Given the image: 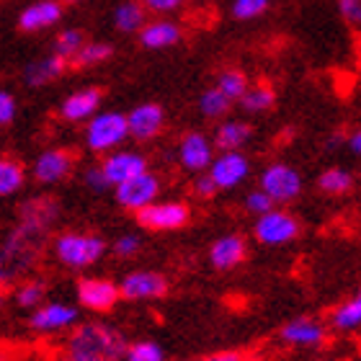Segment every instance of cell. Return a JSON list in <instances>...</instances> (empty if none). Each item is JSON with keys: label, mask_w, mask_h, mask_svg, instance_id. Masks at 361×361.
Returning <instances> with one entry per match:
<instances>
[{"label": "cell", "mask_w": 361, "mask_h": 361, "mask_svg": "<svg viewBox=\"0 0 361 361\" xmlns=\"http://www.w3.org/2000/svg\"><path fill=\"white\" fill-rule=\"evenodd\" d=\"M47 300V284L42 279H21L13 289V302L16 307L21 310H34Z\"/></svg>", "instance_id": "obj_28"}, {"label": "cell", "mask_w": 361, "mask_h": 361, "mask_svg": "<svg viewBox=\"0 0 361 361\" xmlns=\"http://www.w3.org/2000/svg\"><path fill=\"white\" fill-rule=\"evenodd\" d=\"M271 0H233V16L238 21H253L269 11Z\"/></svg>", "instance_id": "obj_36"}, {"label": "cell", "mask_w": 361, "mask_h": 361, "mask_svg": "<svg viewBox=\"0 0 361 361\" xmlns=\"http://www.w3.org/2000/svg\"><path fill=\"white\" fill-rule=\"evenodd\" d=\"M78 307L88 310V312H111L119 305L121 294L119 284L106 276H83L75 284Z\"/></svg>", "instance_id": "obj_10"}, {"label": "cell", "mask_w": 361, "mask_h": 361, "mask_svg": "<svg viewBox=\"0 0 361 361\" xmlns=\"http://www.w3.org/2000/svg\"><path fill=\"white\" fill-rule=\"evenodd\" d=\"M26 183V168L11 155H0V196L18 194Z\"/></svg>", "instance_id": "obj_26"}, {"label": "cell", "mask_w": 361, "mask_h": 361, "mask_svg": "<svg viewBox=\"0 0 361 361\" xmlns=\"http://www.w3.org/2000/svg\"><path fill=\"white\" fill-rule=\"evenodd\" d=\"M248 258V243L238 233L219 235L209 245V264L214 271H233Z\"/></svg>", "instance_id": "obj_18"}, {"label": "cell", "mask_w": 361, "mask_h": 361, "mask_svg": "<svg viewBox=\"0 0 361 361\" xmlns=\"http://www.w3.org/2000/svg\"><path fill=\"white\" fill-rule=\"evenodd\" d=\"M83 183L85 188H90V191H96V194H104V191H109V180H106L104 171H101V166H88L83 173Z\"/></svg>", "instance_id": "obj_39"}, {"label": "cell", "mask_w": 361, "mask_h": 361, "mask_svg": "<svg viewBox=\"0 0 361 361\" xmlns=\"http://www.w3.org/2000/svg\"><path fill=\"white\" fill-rule=\"evenodd\" d=\"M219 188L214 186V180L209 178V173L204 171V173H196L194 178V196H199V199H212V196H217Z\"/></svg>", "instance_id": "obj_42"}, {"label": "cell", "mask_w": 361, "mask_h": 361, "mask_svg": "<svg viewBox=\"0 0 361 361\" xmlns=\"http://www.w3.org/2000/svg\"><path fill=\"white\" fill-rule=\"evenodd\" d=\"M127 336L111 323L88 320L68 331L57 361H121L127 351Z\"/></svg>", "instance_id": "obj_2"}, {"label": "cell", "mask_w": 361, "mask_h": 361, "mask_svg": "<svg viewBox=\"0 0 361 361\" xmlns=\"http://www.w3.org/2000/svg\"><path fill=\"white\" fill-rule=\"evenodd\" d=\"M16 114H18L16 96L11 93V90L0 88V127H8V124H13Z\"/></svg>", "instance_id": "obj_38"}, {"label": "cell", "mask_w": 361, "mask_h": 361, "mask_svg": "<svg viewBox=\"0 0 361 361\" xmlns=\"http://www.w3.org/2000/svg\"><path fill=\"white\" fill-rule=\"evenodd\" d=\"M209 178L219 191H233L243 186L250 176V158L243 150H222L214 155V160L207 168Z\"/></svg>", "instance_id": "obj_11"}, {"label": "cell", "mask_w": 361, "mask_h": 361, "mask_svg": "<svg viewBox=\"0 0 361 361\" xmlns=\"http://www.w3.org/2000/svg\"><path fill=\"white\" fill-rule=\"evenodd\" d=\"M250 137H253V129H250L248 121L225 119V121H219V124H217L214 135H212V142H214L217 152H222V150H243V147L250 142Z\"/></svg>", "instance_id": "obj_23"}, {"label": "cell", "mask_w": 361, "mask_h": 361, "mask_svg": "<svg viewBox=\"0 0 361 361\" xmlns=\"http://www.w3.org/2000/svg\"><path fill=\"white\" fill-rule=\"evenodd\" d=\"M271 207H276V204L271 202L269 194H264L261 188H253L248 196H245V212L253 214V217H261L264 212H269Z\"/></svg>", "instance_id": "obj_37"}, {"label": "cell", "mask_w": 361, "mask_h": 361, "mask_svg": "<svg viewBox=\"0 0 361 361\" xmlns=\"http://www.w3.org/2000/svg\"><path fill=\"white\" fill-rule=\"evenodd\" d=\"M75 171V155L65 147H47L31 163V178L39 186H57Z\"/></svg>", "instance_id": "obj_13"}, {"label": "cell", "mask_w": 361, "mask_h": 361, "mask_svg": "<svg viewBox=\"0 0 361 361\" xmlns=\"http://www.w3.org/2000/svg\"><path fill=\"white\" fill-rule=\"evenodd\" d=\"M68 70V60L57 57L54 52L44 54V57H37L31 60L26 68H23V83L29 88H42L47 83H54L57 78Z\"/></svg>", "instance_id": "obj_22"}, {"label": "cell", "mask_w": 361, "mask_h": 361, "mask_svg": "<svg viewBox=\"0 0 361 361\" xmlns=\"http://www.w3.org/2000/svg\"><path fill=\"white\" fill-rule=\"evenodd\" d=\"M129 140L127 129V114L121 111H96L85 121L83 129V145L88 147V152L96 155H106V152L124 147V142Z\"/></svg>", "instance_id": "obj_4"}, {"label": "cell", "mask_w": 361, "mask_h": 361, "mask_svg": "<svg viewBox=\"0 0 361 361\" xmlns=\"http://www.w3.org/2000/svg\"><path fill=\"white\" fill-rule=\"evenodd\" d=\"M317 186L328 196H343L354 188V173L346 171V168H328V171L320 173Z\"/></svg>", "instance_id": "obj_29"}, {"label": "cell", "mask_w": 361, "mask_h": 361, "mask_svg": "<svg viewBox=\"0 0 361 361\" xmlns=\"http://www.w3.org/2000/svg\"><path fill=\"white\" fill-rule=\"evenodd\" d=\"M238 104L243 106L245 114H266L274 109L276 104V93L269 83H258V85H248V90L240 96Z\"/></svg>", "instance_id": "obj_27"}, {"label": "cell", "mask_w": 361, "mask_h": 361, "mask_svg": "<svg viewBox=\"0 0 361 361\" xmlns=\"http://www.w3.org/2000/svg\"><path fill=\"white\" fill-rule=\"evenodd\" d=\"M338 11L343 21L351 23L354 29H361V0H338Z\"/></svg>", "instance_id": "obj_41"}, {"label": "cell", "mask_w": 361, "mask_h": 361, "mask_svg": "<svg viewBox=\"0 0 361 361\" xmlns=\"http://www.w3.org/2000/svg\"><path fill=\"white\" fill-rule=\"evenodd\" d=\"M0 361H18V351L0 346Z\"/></svg>", "instance_id": "obj_45"}, {"label": "cell", "mask_w": 361, "mask_h": 361, "mask_svg": "<svg viewBox=\"0 0 361 361\" xmlns=\"http://www.w3.org/2000/svg\"><path fill=\"white\" fill-rule=\"evenodd\" d=\"M248 75L243 73V70H235V68H227L222 70L217 75V80H214V88L222 93L225 98H230V101H240V96L248 90Z\"/></svg>", "instance_id": "obj_30"}, {"label": "cell", "mask_w": 361, "mask_h": 361, "mask_svg": "<svg viewBox=\"0 0 361 361\" xmlns=\"http://www.w3.org/2000/svg\"><path fill=\"white\" fill-rule=\"evenodd\" d=\"M101 101H104L101 88L90 85V88L73 90L60 104V116L65 121H70V124H85L93 114L101 111Z\"/></svg>", "instance_id": "obj_19"}, {"label": "cell", "mask_w": 361, "mask_h": 361, "mask_svg": "<svg viewBox=\"0 0 361 361\" xmlns=\"http://www.w3.org/2000/svg\"><path fill=\"white\" fill-rule=\"evenodd\" d=\"M140 3L145 6V11H147V13L171 16V13H176V11H180L186 0H140Z\"/></svg>", "instance_id": "obj_40"}, {"label": "cell", "mask_w": 361, "mask_h": 361, "mask_svg": "<svg viewBox=\"0 0 361 361\" xmlns=\"http://www.w3.org/2000/svg\"><path fill=\"white\" fill-rule=\"evenodd\" d=\"M214 155H217V147L212 142V137L204 132H186L176 147L178 166L188 173H204Z\"/></svg>", "instance_id": "obj_15"}, {"label": "cell", "mask_w": 361, "mask_h": 361, "mask_svg": "<svg viewBox=\"0 0 361 361\" xmlns=\"http://www.w3.org/2000/svg\"><path fill=\"white\" fill-rule=\"evenodd\" d=\"M80 323V307L65 300H44L39 307L31 310L29 328L39 336L68 333Z\"/></svg>", "instance_id": "obj_6"}, {"label": "cell", "mask_w": 361, "mask_h": 361, "mask_svg": "<svg viewBox=\"0 0 361 361\" xmlns=\"http://www.w3.org/2000/svg\"><path fill=\"white\" fill-rule=\"evenodd\" d=\"M60 214V202L49 194L31 196L29 202L21 204L16 225L8 230L6 240L0 245V289L18 284L37 269L47 238Z\"/></svg>", "instance_id": "obj_1"}, {"label": "cell", "mask_w": 361, "mask_h": 361, "mask_svg": "<svg viewBox=\"0 0 361 361\" xmlns=\"http://www.w3.org/2000/svg\"><path fill=\"white\" fill-rule=\"evenodd\" d=\"M302 235V225L297 214H292L284 207H271L261 217H256L253 238L266 248H284Z\"/></svg>", "instance_id": "obj_5"}, {"label": "cell", "mask_w": 361, "mask_h": 361, "mask_svg": "<svg viewBox=\"0 0 361 361\" xmlns=\"http://www.w3.org/2000/svg\"><path fill=\"white\" fill-rule=\"evenodd\" d=\"M60 3H80V0H60Z\"/></svg>", "instance_id": "obj_47"}, {"label": "cell", "mask_w": 361, "mask_h": 361, "mask_svg": "<svg viewBox=\"0 0 361 361\" xmlns=\"http://www.w3.org/2000/svg\"><path fill=\"white\" fill-rule=\"evenodd\" d=\"M85 42H88V39H85L83 29H62L52 42V52L57 54V57H62V60L70 62Z\"/></svg>", "instance_id": "obj_32"}, {"label": "cell", "mask_w": 361, "mask_h": 361, "mask_svg": "<svg viewBox=\"0 0 361 361\" xmlns=\"http://www.w3.org/2000/svg\"><path fill=\"white\" fill-rule=\"evenodd\" d=\"M346 145H348V150L361 158V127L354 129V132H351V135L346 137Z\"/></svg>", "instance_id": "obj_44"}, {"label": "cell", "mask_w": 361, "mask_h": 361, "mask_svg": "<svg viewBox=\"0 0 361 361\" xmlns=\"http://www.w3.org/2000/svg\"><path fill=\"white\" fill-rule=\"evenodd\" d=\"M137 34H140V44L145 49H168V47H176L183 39L180 26L176 21H171V18L145 21V26Z\"/></svg>", "instance_id": "obj_21"}, {"label": "cell", "mask_w": 361, "mask_h": 361, "mask_svg": "<svg viewBox=\"0 0 361 361\" xmlns=\"http://www.w3.org/2000/svg\"><path fill=\"white\" fill-rule=\"evenodd\" d=\"M101 171H104L109 186H119L124 180L135 178L137 173H145L150 163H147V155H142L140 150H129V147H116V150L106 152L104 160L98 163Z\"/></svg>", "instance_id": "obj_14"}, {"label": "cell", "mask_w": 361, "mask_h": 361, "mask_svg": "<svg viewBox=\"0 0 361 361\" xmlns=\"http://www.w3.org/2000/svg\"><path fill=\"white\" fill-rule=\"evenodd\" d=\"M199 361H245V356L240 351H217V354H209L204 356Z\"/></svg>", "instance_id": "obj_43"}, {"label": "cell", "mask_w": 361, "mask_h": 361, "mask_svg": "<svg viewBox=\"0 0 361 361\" xmlns=\"http://www.w3.org/2000/svg\"><path fill=\"white\" fill-rule=\"evenodd\" d=\"M188 219H191V209L186 202H178V199H168V202L158 199L137 212L140 227L152 230V233H173V230L186 227Z\"/></svg>", "instance_id": "obj_8"}, {"label": "cell", "mask_w": 361, "mask_h": 361, "mask_svg": "<svg viewBox=\"0 0 361 361\" xmlns=\"http://www.w3.org/2000/svg\"><path fill=\"white\" fill-rule=\"evenodd\" d=\"M279 338L292 348H317L325 343L328 331H325V325L317 317L300 315V317H292L286 325H281Z\"/></svg>", "instance_id": "obj_17"}, {"label": "cell", "mask_w": 361, "mask_h": 361, "mask_svg": "<svg viewBox=\"0 0 361 361\" xmlns=\"http://www.w3.org/2000/svg\"><path fill=\"white\" fill-rule=\"evenodd\" d=\"M3 305H6V289H0V310H3Z\"/></svg>", "instance_id": "obj_46"}, {"label": "cell", "mask_w": 361, "mask_h": 361, "mask_svg": "<svg viewBox=\"0 0 361 361\" xmlns=\"http://www.w3.org/2000/svg\"><path fill=\"white\" fill-rule=\"evenodd\" d=\"M331 325L341 333H348V331L361 328V286L354 292V297H348L343 305H338V307L333 310Z\"/></svg>", "instance_id": "obj_25"}, {"label": "cell", "mask_w": 361, "mask_h": 361, "mask_svg": "<svg viewBox=\"0 0 361 361\" xmlns=\"http://www.w3.org/2000/svg\"><path fill=\"white\" fill-rule=\"evenodd\" d=\"M166 348L160 346L158 341L150 338H140L127 343V351H124V359L121 361H166Z\"/></svg>", "instance_id": "obj_33"}, {"label": "cell", "mask_w": 361, "mask_h": 361, "mask_svg": "<svg viewBox=\"0 0 361 361\" xmlns=\"http://www.w3.org/2000/svg\"><path fill=\"white\" fill-rule=\"evenodd\" d=\"M168 289H171V281H168L160 271H152V269L129 271L127 276L119 281L121 300H129V302L163 300L168 294Z\"/></svg>", "instance_id": "obj_12"}, {"label": "cell", "mask_w": 361, "mask_h": 361, "mask_svg": "<svg viewBox=\"0 0 361 361\" xmlns=\"http://www.w3.org/2000/svg\"><path fill=\"white\" fill-rule=\"evenodd\" d=\"M142 250V238L137 233H124L119 235L116 240L111 243V253L121 261H129V258H137Z\"/></svg>", "instance_id": "obj_35"}, {"label": "cell", "mask_w": 361, "mask_h": 361, "mask_svg": "<svg viewBox=\"0 0 361 361\" xmlns=\"http://www.w3.org/2000/svg\"><path fill=\"white\" fill-rule=\"evenodd\" d=\"M62 18V3L60 0H37L29 8H23L18 16V29L26 34H37V31L52 29L54 23Z\"/></svg>", "instance_id": "obj_20"}, {"label": "cell", "mask_w": 361, "mask_h": 361, "mask_svg": "<svg viewBox=\"0 0 361 361\" xmlns=\"http://www.w3.org/2000/svg\"><path fill=\"white\" fill-rule=\"evenodd\" d=\"M114 54V47L106 44V42H85L80 49H78V54L73 57V65L75 68H96V65H101V62L111 60Z\"/></svg>", "instance_id": "obj_31"}, {"label": "cell", "mask_w": 361, "mask_h": 361, "mask_svg": "<svg viewBox=\"0 0 361 361\" xmlns=\"http://www.w3.org/2000/svg\"><path fill=\"white\" fill-rule=\"evenodd\" d=\"M127 129H129V140H135V142H150V140L160 137V132L166 129V109L160 104H155V101L137 104L127 114Z\"/></svg>", "instance_id": "obj_16"}, {"label": "cell", "mask_w": 361, "mask_h": 361, "mask_svg": "<svg viewBox=\"0 0 361 361\" xmlns=\"http://www.w3.org/2000/svg\"><path fill=\"white\" fill-rule=\"evenodd\" d=\"M230 106H233V101L222 96L214 85L207 88L202 96H199V111H202V116H207V119H222V116H227Z\"/></svg>", "instance_id": "obj_34"}, {"label": "cell", "mask_w": 361, "mask_h": 361, "mask_svg": "<svg viewBox=\"0 0 361 361\" xmlns=\"http://www.w3.org/2000/svg\"><path fill=\"white\" fill-rule=\"evenodd\" d=\"M258 188L269 194V199L276 207H286V204H292L294 199H300L302 194V176L300 171L289 163H269L264 168V173L258 178Z\"/></svg>", "instance_id": "obj_7"}, {"label": "cell", "mask_w": 361, "mask_h": 361, "mask_svg": "<svg viewBox=\"0 0 361 361\" xmlns=\"http://www.w3.org/2000/svg\"><path fill=\"white\" fill-rule=\"evenodd\" d=\"M160 191H163V183H160V176L152 173L150 168L145 173H137L135 178L124 180L119 186H114V199L121 209L127 212H140L145 209L147 204L158 202Z\"/></svg>", "instance_id": "obj_9"}, {"label": "cell", "mask_w": 361, "mask_h": 361, "mask_svg": "<svg viewBox=\"0 0 361 361\" xmlns=\"http://www.w3.org/2000/svg\"><path fill=\"white\" fill-rule=\"evenodd\" d=\"M145 21H147V11L140 0H124L114 11V26L121 34H137L145 26Z\"/></svg>", "instance_id": "obj_24"}, {"label": "cell", "mask_w": 361, "mask_h": 361, "mask_svg": "<svg viewBox=\"0 0 361 361\" xmlns=\"http://www.w3.org/2000/svg\"><path fill=\"white\" fill-rule=\"evenodd\" d=\"M52 253L57 264L70 271H85L96 266L106 253V240L96 233H78L68 230L52 240Z\"/></svg>", "instance_id": "obj_3"}]
</instances>
